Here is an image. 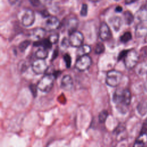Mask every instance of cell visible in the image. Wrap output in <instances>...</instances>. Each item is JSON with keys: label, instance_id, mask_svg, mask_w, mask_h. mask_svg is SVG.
I'll list each match as a JSON object with an SVG mask.
<instances>
[{"label": "cell", "instance_id": "cell-33", "mask_svg": "<svg viewBox=\"0 0 147 147\" xmlns=\"http://www.w3.org/2000/svg\"><path fill=\"white\" fill-rule=\"evenodd\" d=\"M22 0H8L9 3L12 6H18L20 5Z\"/></svg>", "mask_w": 147, "mask_h": 147}, {"label": "cell", "instance_id": "cell-35", "mask_svg": "<svg viewBox=\"0 0 147 147\" xmlns=\"http://www.w3.org/2000/svg\"><path fill=\"white\" fill-rule=\"evenodd\" d=\"M146 131H147V118L145 119V121L144 122V123L142 125L141 133H144V132H146Z\"/></svg>", "mask_w": 147, "mask_h": 147}, {"label": "cell", "instance_id": "cell-25", "mask_svg": "<svg viewBox=\"0 0 147 147\" xmlns=\"http://www.w3.org/2000/svg\"><path fill=\"white\" fill-rule=\"evenodd\" d=\"M105 50V47L104 44L102 42H98L96 44V45L95 47L94 51L96 54L99 55V54H101L103 52H104Z\"/></svg>", "mask_w": 147, "mask_h": 147}, {"label": "cell", "instance_id": "cell-4", "mask_svg": "<svg viewBox=\"0 0 147 147\" xmlns=\"http://www.w3.org/2000/svg\"><path fill=\"white\" fill-rule=\"evenodd\" d=\"M139 60V55L134 49L129 50L123 58V62L125 67L130 69L133 68L137 64Z\"/></svg>", "mask_w": 147, "mask_h": 147}, {"label": "cell", "instance_id": "cell-23", "mask_svg": "<svg viewBox=\"0 0 147 147\" xmlns=\"http://www.w3.org/2000/svg\"><path fill=\"white\" fill-rule=\"evenodd\" d=\"M132 38L131 34L129 32H126L124 33L121 37H120V41L122 43H126L129 41Z\"/></svg>", "mask_w": 147, "mask_h": 147}, {"label": "cell", "instance_id": "cell-22", "mask_svg": "<svg viewBox=\"0 0 147 147\" xmlns=\"http://www.w3.org/2000/svg\"><path fill=\"white\" fill-rule=\"evenodd\" d=\"M124 20L127 25H130L134 21V16L130 11H126L123 13Z\"/></svg>", "mask_w": 147, "mask_h": 147}, {"label": "cell", "instance_id": "cell-16", "mask_svg": "<svg viewBox=\"0 0 147 147\" xmlns=\"http://www.w3.org/2000/svg\"><path fill=\"white\" fill-rule=\"evenodd\" d=\"M78 20L75 18H70L67 22V29L68 34L76 30V28L78 26Z\"/></svg>", "mask_w": 147, "mask_h": 147}, {"label": "cell", "instance_id": "cell-21", "mask_svg": "<svg viewBox=\"0 0 147 147\" xmlns=\"http://www.w3.org/2000/svg\"><path fill=\"white\" fill-rule=\"evenodd\" d=\"M137 110L140 115H145L147 113V102L146 101L140 102L137 105Z\"/></svg>", "mask_w": 147, "mask_h": 147}, {"label": "cell", "instance_id": "cell-34", "mask_svg": "<svg viewBox=\"0 0 147 147\" xmlns=\"http://www.w3.org/2000/svg\"><path fill=\"white\" fill-rule=\"evenodd\" d=\"M52 1L53 0H39L40 4L43 5L44 6L50 5L52 3Z\"/></svg>", "mask_w": 147, "mask_h": 147}, {"label": "cell", "instance_id": "cell-36", "mask_svg": "<svg viewBox=\"0 0 147 147\" xmlns=\"http://www.w3.org/2000/svg\"><path fill=\"white\" fill-rule=\"evenodd\" d=\"M141 52H142V57L144 58L147 57V47L142 48V49L141 50Z\"/></svg>", "mask_w": 147, "mask_h": 147}, {"label": "cell", "instance_id": "cell-6", "mask_svg": "<svg viewBox=\"0 0 147 147\" xmlns=\"http://www.w3.org/2000/svg\"><path fill=\"white\" fill-rule=\"evenodd\" d=\"M69 41L70 46L74 48H79L83 44L84 36L79 31L75 30L69 34Z\"/></svg>", "mask_w": 147, "mask_h": 147}, {"label": "cell", "instance_id": "cell-1", "mask_svg": "<svg viewBox=\"0 0 147 147\" xmlns=\"http://www.w3.org/2000/svg\"><path fill=\"white\" fill-rule=\"evenodd\" d=\"M131 92L129 89H117L113 95V101L117 105L118 111L122 113H125L127 111L126 107L131 102Z\"/></svg>", "mask_w": 147, "mask_h": 147}, {"label": "cell", "instance_id": "cell-30", "mask_svg": "<svg viewBox=\"0 0 147 147\" xmlns=\"http://www.w3.org/2000/svg\"><path fill=\"white\" fill-rule=\"evenodd\" d=\"M69 46H70L69 38H67L66 37H64L63 38V40H61V47L65 49V48H67Z\"/></svg>", "mask_w": 147, "mask_h": 147}, {"label": "cell", "instance_id": "cell-24", "mask_svg": "<svg viewBox=\"0 0 147 147\" xmlns=\"http://www.w3.org/2000/svg\"><path fill=\"white\" fill-rule=\"evenodd\" d=\"M108 115H109V113L107 110H102V111H100L98 115L99 122L102 123L105 122Z\"/></svg>", "mask_w": 147, "mask_h": 147}, {"label": "cell", "instance_id": "cell-10", "mask_svg": "<svg viewBox=\"0 0 147 147\" xmlns=\"http://www.w3.org/2000/svg\"><path fill=\"white\" fill-rule=\"evenodd\" d=\"M99 37L102 41H107L111 37V31L108 25L105 22L100 24L99 31Z\"/></svg>", "mask_w": 147, "mask_h": 147}, {"label": "cell", "instance_id": "cell-17", "mask_svg": "<svg viewBox=\"0 0 147 147\" xmlns=\"http://www.w3.org/2000/svg\"><path fill=\"white\" fill-rule=\"evenodd\" d=\"M147 143V133L146 132L141 133L140 136L136 139L134 146H141Z\"/></svg>", "mask_w": 147, "mask_h": 147}, {"label": "cell", "instance_id": "cell-28", "mask_svg": "<svg viewBox=\"0 0 147 147\" xmlns=\"http://www.w3.org/2000/svg\"><path fill=\"white\" fill-rule=\"evenodd\" d=\"M63 59H64V61L65 62L66 67L67 68H70L71 65V62H72V60H71L72 59H71V57L70 55L68 53L65 54L63 56Z\"/></svg>", "mask_w": 147, "mask_h": 147}, {"label": "cell", "instance_id": "cell-26", "mask_svg": "<svg viewBox=\"0 0 147 147\" xmlns=\"http://www.w3.org/2000/svg\"><path fill=\"white\" fill-rule=\"evenodd\" d=\"M30 44V41L29 40H25V41L21 42L19 44L18 48L21 52H24Z\"/></svg>", "mask_w": 147, "mask_h": 147}, {"label": "cell", "instance_id": "cell-14", "mask_svg": "<svg viewBox=\"0 0 147 147\" xmlns=\"http://www.w3.org/2000/svg\"><path fill=\"white\" fill-rule=\"evenodd\" d=\"M47 33V30L45 28H37L33 29L32 32V36L34 39L37 40H42L45 36Z\"/></svg>", "mask_w": 147, "mask_h": 147}, {"label": "cell", "instance_id": "cell-31", "mask_svg": "<svg viewBox=\"0 0 147 147\" xmlns=\"http://www.w3.org/2000/svg\"><path fill=\"white\" fill-rule=\"evenodd\" d=\"M29 88L30 90V91L32 92V94L33 95L34 97H36L37 94V86L36 84H32L29 86Z\"/></svg>", "mask_w": 147, "mask_h": 147}, {"label": "cell", "instance_id": "cell-20", "mask_svg": "<svg viewBox=\"0 0 147 147\" xmlns=\"http://www.w3.org/2000/svg\"><path fill=\"white\" fill-rule=\"evenodd\" d=\"M35 55L37 59H45L48 56V49L43 47H40L36 52Z\"/></svg>", "mask_w": 147, "mask_h": 147}, {"label": "cell", "instance_id": "cell-40", "mask_svg": "<svg viewBox=\"0 0 147 147\" xmlns=\"http://www.w3.org/2000/svg\"><path fill=\"white\" fill-rule=\"evenodd\" d=\"M115 1H120V0H115Z\"/></svg>", "mask_w": 147, "mask_h": 147}, {"label": "cell", "instance_id": "cell-27", "mask_svg": "<svg viewBox=\"0 0 147 147\" xmlns=\"http://www.w3.org/2000/svg\"><path fill=\"white\" fill-rule=\"evenodd\" d=\"M48 38L52 44H55L59 41V35L57 33H53L51 34Z\"/></svg>", "mask_w": 147, "mask_h": 147}, {"label": "cell", "instance_id": "cell-39", "mask_svg": "<svg viewBox=\"0 0 147 147\" xmlns=\"http://www.w3.org/2000/svg\"><path fill=\"white\" fill-rule=\"evenodd\" d=\"M90 1L92 2H99L100 0H90Z\"/></svg>", "mask_w": 147, "mask_h": 147}, {"label": "cell", "instance_id": "cell-2", "mask_svg": "<svg viewBox=\"0 0 147 147\" xmlns=\"http://www.w3.org/2000/svg\"><path fill=\"white\" fill-rule=\"evenodd\" d=\"M54 77L50 74H47L43 76L37 84V88L43 92H49L53 86Z\"/></svg>", "mask_w": 147, "mask_h": 147}, {"label": "cell", "instance_id": "cell-29", "mask_svg": "<svg viewBox=\"0 0 147 147\" xmlns=\"http://www.w3.org/2000/svg\"><path fill=\"white\" fill-rule=\"evenodd\" d=\"M88 13V6L86 3L82 5L80 10V15L83 17H85L87 15Z\"/></svg>", "mask_w": 147, "mask_h": 147}, {"label": "cell", "instance_id": "cell-32", "mask_svg": "<svg viewBox=\"0 0 147 147\" xmlns=\"http://www.w3.org/2000/svg\"><path fill=\"white\" fill-rule=\"evenodd\" d=\"M128 51H129V50H123V51H122L119 53V55H118V60L119 61V60L123 59L125 57V56H126V53H127Z\"/></svg>", "mask_w": 147, "mask_h": 147}, {"label": "cell", "instance_id": "cell-11", "mask_svg": "<svg viewBox=\"0 0 147 147\" xmlns=\"http://www.w3.org/2000/svg\"><path fill=\"white\" fill-rule=\"evenodd\" d=\"M74 86V82L72 77L69 75H64L60 83V87L65 91H70Z\"/></svg>", "mask_w": 147, "mask_h": 147}, {"label": "cell", "instance_id": "cell-38", "mask_svg": "<svg viewBox=\"0 0 147 147\" xmlns=\"http://www.w3.org/2000/svg\"><path fill=\"white\" fill-rule=\"evenodd\" d=\"M115 11L116 12H121L122 11V7L121 6H117L115 8Z\"/></svg>", "mask_w": 147, "mask_h": 147}, {"label": "cell", "instance_id": "cell-8", "mask_svg": "<svg viewBox=\"0 0 147 147\" xmlns=\"http://www.w3.org/2000/svg\"><path fill=\"white\" fill-rule=\"evenodd\" d=\"M35 21V14L34 11L29 9H26L21 17V24L25 27L32 26Z\"/></svg>", "mask_w": 147, "mask_h": 147}, {"label": "cell", "instance_id": "cell-37", "mask_svg": "<svg viewBox=\"0 0 147 147\" xmlns=\"http://www.w3.org/2000/svg\"><path fill=\"white\" fill-rule=\"evenodd\" d=\"M30 2L32 5L34 6H38L39 5H40L39 0H30Z\"/></svg>", "mask_w": 147, "mask_h": 147}, {"label": "cell", "instance_id": "cell-18", "mask_svg": "<svg viewBox=\"0 0 147 147\" xmlns=\"http://www.w3.org/2000/svg\"><path fill=\"white\" fill-rule=\"evenodd\" d=\"M34 47H40L45 48L47 49H50L52 48V44L50 42L48 38L42 40L41 41H37L33 43Z\"/></svg>", "mask_w": 147, "mask_h": 147}, {"label": "cell", "instance_id": "cell-7", "mask_svg": "<svg viewBox=\"0 0 147 147\" xmlns=\"http://www.w3.org/2000/svg\"><path fill=\"white\" fill-rule=\"evenodd\" d=\"M48 65L45 59H37L32 64L33 72L37 75H41L45 73L48 69Z\"/></svg>", "mask_w": 147, "mask_h": 147}, {"label": "cell", "instance_id": "cell-15", "mask_svg": "<svg viewBox=\"0 0 147 147\" xmlns=\"http://www.w3.org/2000/svg\"><path fill=\"white\" fill-rule=\"evenodd\" d=\"M109 22L111 27L116 32H118L120 29L122 24V19L118 16H114L111 17L109 20Z\"/></svg>", "mask_w": 147, "mask_h": 147}, {"label": "cell", "instance_id": "cell-3", "mask_svg": "<svg viewBox=\"0 0 147 147\" xmlns=\"http://www.w3.org/2000/svg\"><path fill=\"white\" fill-rule=\"evenodd\" d=\"M122 77V72L114 69L111 70L107 73L105 82L109 86L115 87L120 84Z\"/></svg>", "mask_w": 147, "mask_h": 147}, {"label": "cell", "instance_id": "cell-12", "mask_svg": "<svg viewBox=\"0 0 147 147\" xmlns=\"http://www.w3.org/2000/svg\"><path fill=\"white\" fill-rule=\"evenodd\" d=\"M147 35V24L140 23L138 24L135 29V36L137 38H142Z\"/></svg>", "mask_w": 147, "mask_h": 147}, {"label": "cell", "instance_id": "cell-19", "mask_svg": "<svg viewBox=\"0 0 147 147\" xmlns=\"http://www.w3.org/2000/svg\"><path fill=\"white\" fill-rule=\"evenodd\" d=\"M91 51V47L87 44H83L79 47L77 51V53L79 56L88 55Z\"/></svg>", "mask_w": 147, "mask_h": 147}, {"label": "cell", "instance_id": "cell-9", "mask_svg": "<svg viewBox=\"0 0 147 147\" xmlns=\"http://www.w3.org/2000/svg\"><path fill=\"white\" fill-rule=\"evenodd\" d=\"M59 20L55 16H49L45 22V29L47 31H53L58 29L60 26Z\"/></svg>", "mask_w": 147, "mask_h": 147}, {"label": "cell", "instance_id": "cell-5", "mask_svg": "<svg viewBox=\"0 0 147 147\" xmlns=\"http://www.w3.org/2000/svg\"><path fill=\"white\" fill-rule=\"evenodd\" d=\"M92 64V60L88 55L79 56L77 59L75 67L79 71L83 72L88 69Z\"/></svg>", "mask_w": 147, "mask_h": 147}, {"label": "cell", "instance_id": "cell-13", "mask_svg": "<svg viewBox=\"0 0 147 147\" xmlns=\"http://www.w3.org/2000/svg\"><path fill=\"white\" fill-rule=\"evenodd\" d=\"M136 17L141 22L147 21V5L142 6L136 12Z\"/></svg>", "mask_w": 147, "mask_h": 147}]
</instances>
